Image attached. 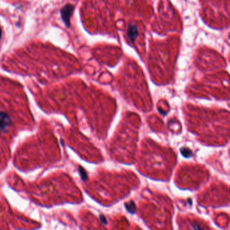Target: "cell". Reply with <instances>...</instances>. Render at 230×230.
Segmentation results:
<instances>
[{
  "mask_svg": "<svg viewBox=\"0 0 230 230\" xmlns=\"http://www.w3.org/2000/svg\"><path fill=\"white\" fill-rule=\"evenodd\" d=\"M74 7L72 4H67L61 10V18L68 28L70 26V18L73 14Z\"/></svg>",
  "mask_w": 230,
  "mask_h": 230,
  "instance_id": "6da1fadb",
  "label": "cell"
},
{
  "mask_svg": "<svg viewBox=\"0 0 230 230\" xmlns=\"http://www.w3.org/2000/svg\"><path fill=\"white\" fill-rule=\"evenodd\" d=\"M12 124V119L6 112L0 111V132H6Z\"/></svg>",
  "mask_w": 230,
  "mask_h": 230,
  "instance_id": "7a4b0ae2",
  "label": "cell"
},
{
  "mask_svg": "<svg viewBox=\"0 0 230 230\" xmlns=\"http://www.w3.org/2000/svg\"><path fill=\"white\" fill-rule=\"evenodd\" d=\"M127 34L130 41L132 43L134 42L138 36V31L136 26L133 25V24H131L128 26Z\"/></svg>",
  "mask_w": 230,
  "mask_h": 230,
  "instance_id": "3957f363",
  "label": "cell"
},
{
  "mask_svg": "<svg viewBox=\"0 0 230 230\" xmlns=\"http://www.w3.org/2000/svg\"><path fill=\"white\" fill-rule=\"evenodd\" d=\"M180 152L181 155L186 158H189L192 155V151L190 149L186 148V147H182L180 149Z\"/></svg>",
  "mask_w": 230,
  "mask_h": 230,
  "instance_id": "277c9868",
  "label": "cell"
},
{
  "mask_svg": "<svg viewBox=\"0 0 230 230\" xmlns=\"http://www.w3.org/2000/svg\"><path fill=\"white\" fill-rule=\"evenodd\" d=\"M125 207H126V209L129 211L130 213H134L136 212V205L134 204V202H130L126 203V204L125 205Z\"/></svg>",
  "mask_w": 230,
  "mask_h": 230,
  "instance_id": "5b68a950",
  "label": "cell"
},
{
  "mask_svg": "<svg viewBox=\"0 0 230 230\" xmlns=\"http://www.w3.org/2000/svg\"><path fill=\"white\" fill-rule=\"evenodd\" d=\"M100 217H101V221H103V223L104 224H107V221H106V219H105V217H104L103 215H101V216H100Z\"/></svg>",
  "mask_w": 230,
  "mask_h": 230,
  "instance_id": "8992f818",
  "label": "cell"
},
{
  "mask_svg": "<svg viewBox=\"0 0 230 230\" xmlns=\"http://www.w3.org/2000/svg\"><path fill=\"white\" fill-rule=\"evenodd\" d=\"M1 28H0V40H1Z\"/></svg>",
  "mask_w": 230,
  "mask_h": 230,
  "instance_id": "52a82bcc",
  "label": "cell"
}]
</instances>
